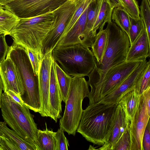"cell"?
<instances>
[{
	"mask_svg": "<svg viewBox=\"0 0 150 150\" xmlns=\"http://www.w3.org/2000/svg\"><path fill=\"white\" fill-rule=\"evenodd\" d=\"M55 19L54 10L37 16L20 18L9 35L13 42L34 51L43 58L42 43L54 27Z\"/></svg>",
	"mask_w": 150,
	"mask_h": 150,
	"instance_id": "6da1fadb",
	"label": "cell"
},
{
	"mask_svg": "<svg viewBox=\"0 0 150 150\" xmlns=\"http://www.w3.org/2000/svg\"><path fill=\"white\" fill-rule=\"evenodd\" d=\"M117 104L99 101L89 104L83 110L76 132L88 142L99 146L103 145Z\"/></svg>",
	"mask_w": 150,
	"mask_h": 150,
	"instance_id": "7a4b0ae2",
	"label": "cell"
},
{
	"mask_svg": "<svg viewBox=\"0 0 150 150\" xmlns=\"http://www.w3.org/2000/svg\"><path fill=\"white\" fill-rule=\"evenodd\" d=\"M107 40L102 64L96 66L88 75V85L100 81L107 71L126 61L130 46L128 35L114 22L108 23Z\"/></svg>",
	"mask_w": 150,
	"mask_h": 150,
	"instance_id": "3957f363",
	"label": "cell"
},
{
	"mask_svg": "<svg viewBox=\"0 0 150 150\" xmlns=\"http://www.w3.org/2000/svg\"><path fill=\"white\" fill-rule=\"evenodd\" d=\"M7 55L20 73L24 88V93L21 97L23 103L29 109L39 113L41 105L38 76L35 74L26 48L13 42Z\"/></svg>",
	"mask_w": 150,
	"mask_h": 150,
	"instance_id": "277c9868",
	"label": "cell"
},
{
	"mask_svg": "<svg viewBox=\"0 0 150 150\" xmlns=\"http://www.w3.org/2000/svg\"><path fill=\"white\" fill-rule=\"evenodd\" d=\"M0 108L7 124L24 140L34 145L38 129L28 107L16 102L4 92Z\"/></svg>",
	"mask_w": 150,
	"mask_h": 150,
	"instance_id": "5b68a950",
	"label": "cell"
},
{
	"mask_svg": "<svg viewBox=\"0 0 150 150\" xmlns=\"http://www.w3.org/2000/svg\"><path fill=\"white\" fill-rule=\"evenodd\" d=\"M54 60L72 77L88 76L96 66V60L89 47L79 44L55 48Z\"/></svg>",
	"mask_w": 150,
	"mask_h": 150,
	"instance_id": "8992f818",
	"label": "cell"
},
{
	"mask_svg": "<svg viewBox=\"0 0 150 150\" xmlns=\"http://www.w3.org/2000/svg\"><path fill=\"white\" fill-rule=\"evenodd\" d=\"M89 92L88 81L84 77H72L64 115L59 120L60 127L69 135L76 134L83 110L82 102Z\"/></svg>",
	"mask_w": 150,
	"mask_h": 150,
	"instance_id": "52a82bcc",
	"label": "cell"
},
{
	"mask_svg": "<svg viewBox=\"0 0 150 150\" xmlns=\"http://www.w3.org/2000/svg\"><path fill=\"white\" fill-rule=\"evenodd\" d=\"M143 59L125 61L109 69L103 79L89 85V104L99 101L115 89L139 66Z\"/></svg>",
	"mask_w": 150,
	"mask_h": 150,
	"instance_id": "ba28073f",
	"label": "cell"
},
{
	"mask_svg": "<svg viewBox=\"0 0 150 150\" xmlns=\"http://www.w3.org/2000/svg\"><path fill=\"white\" fill-rule=\"evenodd\" d=\"M67 0H13L3 6L19 18L34 17L53 11Z\"/></svg>",
	"mask_w": 150,
	"mask_h": 150,
	"instance_id": "9c48e42d",
	"label": "cell"
},
{
	"mask_svg": "<svg viewBox=\"0 0 150 150\" xmlns=\"http://www.w3.org/2000/svg\"><path fill=\"white\" fill-rule=\"evenodd\" d=\"M75 8V1L67 0L54 10L56 19L54 27L42 43V52L43 57L56 47Z\"/></svg>",
	"mask_w": 150,
	"mask_h": 150,
	"instance_id": "30bf717a",
	"label": "cell"
},
{
	"mask_svg": "<svg viewBox=\"0 0 150 150\" xmlns=\"http://www.w3.org/2000/svg\"><path fill=\"white\" fill-rule=\"evenodd\" d=\"M0 75L4 92L11 90L21 98L24 93L21 76L16 65L7 55L6 58L0 64Z\"/></svg>",
	"mask_w": 150,
	"mask_h": 150,
	"instance_id": "8fae6325",
	"label": "cell"
},
{
	"mask_svg": "<svg viewBox=\"0 0 150 150\" xmlns=\"http://www.w3.org/2000/svg\"><path fill=\"white\" fill-rule=\"evenodd\" d=\"M140 95V103L137 112L129 124L130 136L129 150H143L142 139L146 127L149 120L150 114L144 99Z\"/></svg>",
	"mask_w": 150,
	"mask_h": 150,
	"instance_id": "7c38bea8",
	"label": "cell"
},
{
	"mask_svg": "<svg viewBox=\"0 0 150 150\" xmlns=\"http://www.w3.org/2000/svg\"><path fill=\"white\" fill-rule=\"evenodd\" d=\"M144 58L138 67L115 89L99 101L106 104H118L126 94L134 89L135 86L146 67L148 61Z\"/></svg>",
	"mask_w": 150,
	"mask_h": 150,
	"instance_id": "4fadbf2b",
	"label": "cell"
},
{
	"mask_svg": "<svg viewBox=\"0 0 150 150\" xmlns=\"http://www.w3.org/2000/svg\"><path fill=\"white\" fill-rule=\"evenodd\" d=\"M53 60L52 52L44 56L38 75L41 105L40 114L43 117H50L49 87L51 67Z\"/></svg>",
	"mask_w": 150,
	"mask_h": 150,
	"instance_id": "5bb4252c",
	"label": "cell"
},
{
	"mask_svg": "<svg viewBox=\"0 0 150 150\" xmlns=\"http://www.w3.org/2000/svg\"><path fill=\"white\" fill-rule=\"evenodd\" d=\"M128 123L126 120L123 110L120 105L118 104L111 126L105 138V143L96 150H113Z\"/></svg>",
	"mask_w": 150,
	"mask_h": 150,
	"instance_id": "9a60e30c",
	"label": "cell"
},
{
	"mask_svg": "<svg viewBox=\"0 0 150 150\" xmlns=\"http://www.w3.org/2000/svg\"><path fill=\"white\" fill-rule=\"evenodd\" d=\"M36 150L34 146L22 139L7 124L0 121V150Z\"/></svg>",
	"mask_w": 150,
	"mask_h": 150,
	"instance_id": "2e32d148",
	"label": "cell"
},
{
	"mask_svg": "<svg viewBox=\"0 0 150 150\" xmlns=\"http://www.w3.org/2000/svg\"><path fill=\"white\" fill-rule=\"evenodd\" d=\"M62 98L57 82L54 60L50 72L49 102L50 117L56 122L61 117Z\"/></svg>",
	"mask_w": 150,
	"mask_h": 150,
	"instance_id": "e0dca14e",
	"label": "cell"
},
{
	"mask_svg": "<svg viewBox=\"0 0 150 150\" xmlns=\"http://www.w3.org/2000/svg\"><path fill=\"white\" fill-rule=\"evenodd\" d=\"M150 42L145 28L136 40L130 45L126 61L141 59L150 57Z\"/></svg>",
	"mask_w": 150,
	"mask_h": 150,
	"instance_id": "ac0fdd59",
	"label": "cell"
},
{
	"mask_svg": "<svg viewBox=\"0 0 150 150\" xmlns=\"http://www.w3.org/2000/svg\"><path fill=\"white\" fill-rule=\"evenodd\" d=\"M140 103V95L135 89L124 95L119 100L120 104L125 113L127 122L130 123L139 108Z\"/></svg>",
	"mask_w": 150,
	"mask_h": 150,
	"instance_id": "d6986e66",
	"label": "cell"
},
{
	"mask_svg": "<svg viewBox=\"0 0 150 150\" xmlns=\"http://www.w3.org/2000/svg\"><path fill=\"white\" fill-rule=\"evenodd\" d=\"M102 0H93L88 7L84 32L86 46L91 48L94 42L91 32L98 14Z\"/></svg>",
	"mask_w": 150,
	"mask_h": 150,
	"instance_id": "ffe728a7",
	"label": "cell"
},
{
	"mask_svg": "<svg viewBox=\"0 0 150 150\" xmlns=\"http://www.w3.org/2000/svg\"><path fill=\"white\" fill-rule=\"evenodd\" d=\"M46 129L43 130H38L36 140L34 146L36 150H55L56 132L50 130L45 123Z\"/></svg>",
	"mask_w": 150,
	"mask_h": 150,
	"instance_id": "44dd1931",
	"label": "cell"
},
{
	"mask_svg": "<svg viewBox=\"0 0 150 150\" xmlns=\"http://www.w3.org/2000/svg\"><path fill=\"white\" fill-rule=\"evenodd\" d=\"M113 9L105 0H102L98 14L92 30V37L94 42L97 30L103 29L106 23L112 21Z\"/></svg>",
	"mask_w": 150,
	"mask_h": 150,
	"instance_id": "7402d4cb",
	"label": "cell"
},
{
	"mask_svg": "<svg viewBox=\"0 0 150 150\" xmlns=\"http://www.w3.org/2000/svg\"><path fill=\"white\" fill-rule=\"evenodd\" d=\"M107 40V32L106 28L99 30L96 34L95 40L91 48L92 51L96 59V67L102 64Z\"/></svg>",
	"mask_w": 150,
	"mask_h": 150,
	"instance_id": "603a6c76",
	"label": "cell"
},
{
	"mask_svg": "<svg viewBox=\"0 0 150 150\" xmlns=\"http://www.w3.org/2000/svg\"><path fill=\"white\" fill-rule=\"evenodd\" d=\"M54 62L62 100L65 103L69 92L72 77L65 72L54 60Z\"/></svg>",
	"mask_w": 150,
	"mask_h": 150,
	"instance_id": "cb8c5ba5",
	"label": "cell"
},
{
	"mask_svg": "<svg viewBox=\"0 0 150 150\" xmlns=\"http://www.w3.org/2000/svg\"><path fill=\"white\" fill-rule=\"evenodd\" d=\"M111 19L129 36L130 26L129 15L124 8L122 7L114 8Z\"/></svg>",
	"mask_w": 150,
	"mask_h": 150,
	"instance_id": "d4e9b609",
	"label": "cell"
},
{
	"mask_svg": "<svg viewBox=\"0 0 150 150\" xmlns=\"http://www.w3.org/2000/svg\"><path fill=\"white\" fill-rule=\"evenodd\" d=\"M93 0H77L75 1L74 11L68 21L60 39L66 35L72 29L85 10Z\"/></svg>",
	"mask_w": 150,
	"mask_h": 150,
	"instance_id": "484cf974",
	"label": "cell"
},
{
	"mask_svg": "<svg viewBox=\"0 0 150 150\" xmlns=\"http://www.w3.org/2000/svg\"><path fill=\"white\" fill-rule=\"evenodd\" d=\"M20 18L10 11L4 9L0 13V34L9 35Z\"/></svg>",
	"mask_w": 150,
	"mask_h": 150,
	"instance_id": "4316f807",
	"label": "cell"
},
{
	"mask_svg": "<svg viewBox=\"0 0 150 150\" xmlns=\"http://www.w3.org/2000/svg\"><path fill=\"white\" fill-rule=\"evenodd\" d=\"M129 19L130 26L129 37L131 45L140 35L145 26L141 17L136 19L129 15Z\"/></svg>",
	"mask_w": 150,
	"mask_h": 150,
	"instance_id": "83f0119b",
	"label": "cell"
},
{
	"mask_svg": "<svg viewBox=\"0 0 150 150\" xmlns=\"http://www.w3.org/2000/svg\"><path fill=\"white\" fill-rule=\"evenodd\" d=\"M150 86V61L149 59L147 64L141 76L136 83L134 89L139 95L142 93L149 87Z\"/></svg>",
	"mask_w": 150,
	"mask_h": 150,
	"instance_id": "f1b7e54d",
	"label": "cell"
},
{
	"mask_svg": "<svg viewBox=\"0 0 150 150\" xmlns=\"http://www.w3.org/2000/svg\"><path fill=\"white\" fill-rule=\"evenodd\" d=\"M140 14L144 23L148 40L150 42V4L147 0H142Z\"/></svg>",
	"mask_w": 150,
	"mask_h": 150,
	"instance_id": "f546056e",
	"label": "cell"
},
{
	"mask_svg": "<svg viewBox=\"0 0 150 150\" xmlns=\"http://www.w3.org/2000/svg\"><path fill=\"white\" fill-rule=\"evenodd\" d=\"M122 7L129 15L136 19L140 18V10L138 3L136 0H120Z\"/></svg>",
	"mask_w": 150,
	"mask_h": 150,
	"instance_id": "4dcf8cb0",
	"label": "cell"
},
{
	"mask_svg": "<svg viewBox=\"0 0 150 150\" xmlns=\"http://www.w3.org/2000/svg\"><path fill=\"white\" fill-rule=\"evenodd\" d=\"M129 123L127 124L125 130L115 146L113 150H129L130 136L129 129Z\"/></svg>",
	"mask_w": 150,
	"mask_h": 150,
	"instance_id": "1f68e13d",
	"label": "cell"
},
{
	"mask_svg": "<svg viewBox=\"0 0 150 150\" xmlns=\"http://www.w3.org/2000/svg\"><path fill=\"white\" fill-rule=\"evenodd\" d=\"M26 49L35 74L38 76L43 58L34 51Z\"/></svg>",
	"mask_w": 150,
	"mask_h": 150,
	"instance_id": "d6a6232c",
	"label": "cell"
},
{
	"mask_svg": "<svg viewBox=\"0 0 150 150\" xmlns=\"http://www.w3.org/2000/svg\"><path fill=\"white\" fill-rule=\"evenodd\" d=\"M64 131L60 127L56 132L55 150H68L69 141L64 134Z\"/></svg>",
	"mask_w": 150,
	"mask_h": 150,
	"instance_id": "836d02e7",
	"label": "cell"
},
{
	"mask_svg": "<svg viewBox=\"0 0 150 150\" xmlns=\"http://www.w3.org/2000/svg\"><path fill=\"white\" fill-rule=\"evenodd\" d=\"M6 35L0 34V64L5 59L9 47L6 41Z\"/></svg>",
	"mask_w": 150,
	"mask_h": 150,
	"instance_id": "e575fe53",
	"label": "cell"
},
{
	"mask_svg": "<svg viewBox=\"0 0 150 150\" xmlns=\"http://www.w3.org/2000/svg\"><path fill=\"white\" fill-rule=\"evenodd\" d=\"M143 150H150V124L149 120L146 127L142 139Z\"/></svg>",
	"mask_w": 150,
	"mask_h": 150,
	"instance_id": "d590c367",
	"label": "cell"
},
{
	"mask_svg": "<svg viewBox=\"0 0 150 150\" xmlns=\"http://www.w3.org/2000/svg\"><path fill=\"white\" fill-rule=\"evenodd\" d=\"M141 95L144 99L147 110L150 114V86L147 88Z\"/></svg>",
	"mask_w": 150,
	"mask_h": 150,
	"instance_id": "8d00e7d4",
	"label": "cell"
},
{
	"mask_svg": "<svg viewBox=\"0 0 150 150\" xmlns=\"http://www.w3.org/2000/svg\"><path fill=\"white\" fill-rule=\"evenodd\" d=\"M6 93L16 102L20 103H24L20 97L14 92L9 90Z\"/></svg>",
	"mask_w": 150,
	"mask_h": 150,
	"instance_id": "74e56055",
	"label": "cell"
},
{
	"mask_svg": "<svg viewBox=\"0 0 150 150\" xmlns=\"http://www.w3.org/2000/svg\"><path fill=\"white\" fill-rule=\"evenodd\" d=\"M113 8L116 7H122V4L120 0H105Z\"/></svg>",
	"mask_w": 150,
	"mask_h": 150,
	"instance_id": "f35d334b",
	"label": "cell"
},
{
	"mask_svg": "<svg viewBox=\"0 0 150 150\" xmlns=\"http://www.w3.org/2000/svg\"><path fill=\"white\" fill-rule=\"evenodd\" d=\"M3 89V84L0 75V108L1 107L2 95V90Z\"/></svg>",
	"mask_w": 150,
	"mask_h": 150,
	"instance_id": "ab89813d",
	"label": "cell"
},
{
	"mask_svg": "<svg viewBox=\"0 0 150 150\" xmlns=\"http://www.w3.org/2000/svg\"><path fill=\"white\" fill-rule=\"evenodd\" d=\"M13 0H0V5L4 6L5 4Z\"/></svg>",
	"mask_w": 150,
	"mask_h": 150,
	"instance_id": "60d3db41",
	"label": "cell"
},
{
	"mask_svg": "<svg viewBox=\"0 0 150 150\" xmlns=\"http://www.w3.org/2000/svg\"><path fill=\"white\" fill-rule=\"evenodd\" d=\"M4 9V6L0 5V13L2 12Z\"/></svg>",
	"mask_w": 150,
	"mask_h": 150,
	"instance_id": "b9f144b4",
	"label": "cell"
},
{
	"mask_svg": "<svg viewBox=\"0 0 150 150\" xmlns=\"http://www.w3.org/2000/svg\"><path fill=\"white\" fill-rule=\"evenodd\" d=\"M69 0L71 1H76L77 0Z\"/></svg>",
	"mask_w": 150,
	"mask_h": 150,
	"instance_id": "7bdbcfd3",
	"label": "cell"
},
{
	"mask_svg": "<svg viewBox=\"0 0 150 150\" xmlns=\"http://www.w3.org/2000/svg\"><path fill=\"white\" fill-rule=\"evenodd\" d=\"M149 3L150 4V0H147Z\"/></svg>",
	"mask_w": 150,
	"mask_h": 150,
	"instance_id": "ee69618b",
	"label": "cell"
},
{
	"mask_svg": "<svg viewBox=\"0 0 150 150\" xmlns=\"http://www.w3.org/2000/svg\"></svg>",
	"mask_w": 150,
	"mask_h": 150,
	"instance_id": "f6af8a7d",
	"label": "cell"
}]
</instances>
